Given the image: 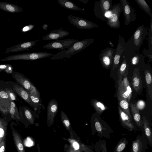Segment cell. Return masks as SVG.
Returning a JSON list of instances; mask_svg holds the SVG:
<instances>
[{
  "label": "cell",
  "mask_w": 152,
  "mask_h": 152,
  "mask_svg": "<svg viewBox=\"0 0 152 152\" xmlns=\"http://www.w3.org/2000/svg\"><path fill=\"white\" fill-rule=\"evenodd\" d=\"M121 58H123V60L118 72V78L123 77L129 67V64H127V60L122 53Z\"/></svg>",
  "instance_id": "obj_33"
},
{
  "label": "cell",
  "mask_w": 152,
  "mask_h": 152,
  "mask_svg": "<svg viewBox=\"0 0 152 152\" xmlns=\"http://www.w3.org/2000/svg\"><path fill=\"white\" fill-rule=\"evenodd\" d=\"M112 0L96 1L94 5V12L96 18L102 21H106L105 14L110 11L112 6Z\"/></svg>",
  "instance_id": "obj_5"
},
{
  "label": "cell",
  "mask_w": 152,
  "mask_h": 152,
  "mask_svg": "<svg viewBox=\"0 0 152 152\" xmlns=\"http://www.w3.org/2000/svg\"><path fill=\"white\" fill-rule=\"evenodd\" d=\"M148 34L147 28L144 25H140L136 29L130 39L126 42L127 46L133 50L138 52Z\"/></svg>",
  "instance_id": "obj_2"
},
{
  "label": "cell",
  "mask_w": 152,
  "mask_h": 152,
  "mask_svg": "<svg viewBox=\"0 0 152 152\" xmlns=\"http://www.w3.org/2000/svg\"><path fill=\"white\" fill-rule=\"evenodd\" d=\"M145 77L148 93L151 101L152 100V79L150 71L146 69L145 72Z\"/></svg>",
  "instance_id": "obj_34"
},
{
  "label": "cell",
  "mask_w": 152,
  "mask_h": 152,
  "mask_svg": "<svg viewBox=\"0 0 152 152\" xmlns=\"http://www.w3.org/2000/svg\"><path fill=\"white\" fill-rule=\"evenodd\" d=\"M68 19L71 24L78 29H91L99 27L97 25L92 21L78 17L69 15Z\"/></svg>",
  "instance_id": "obj_7"
},
{
  "label": "cell",
  "mask_w": 152,
  "mask_h": 152,
  "mask_svg": "<svg viewBox=\"0 0 152 152\" xmlns=\"http://www.w3.org/2000/svg\"><path fill=\"white\" fill-rule=\"evenodd\" d=\"M39 41V40H37L21 43L7 48L4 52V53L17 52L25 50H28L29 49L32 48L34 46L36 45V43Z\"/></svg>",
  "instance_id": "obj_15"
},
{
  "label": "cell",
  "mask_w": 152,
  "mask_h": 152,
  "mask_svg": "<svg viewBox=\"0 0 152 152\" xmlns=\"http://www.w3.org/2000/svg\"><path fill=\"white\" fill-rule=\"evenodd\" d=\"M131 152H132V151H131Z\"/></svg>",
  "instance_id": "obj_53"
},
{
  "label": "cell",
  "mask_w": 152,
  "mask_h": 152,
  "mask_svg": "<svg viewBox=\"0 0 152 152\" xmlns=\"http://www.w3.org/2000/svg\"><path fill=\"white\" fill-rule=\"evenodd\" d=\"M65 152H74L71 146L70 145H65Z\"/></svg>",
  "instance_id": "obj_46"
},
{
  "label": "cell",
  "mask_w": 152,
  "mask_h": 152,
  "mask_svg": "<svg viewBox=\"0 0 152 152\" xmlns=\"http://www.w3.org/2000/svg\"><path fill=\"white\" fill-rule=\"evenodd\" d=\"M143 127L145 135L149 144L152 147V133L151 126L145 116L142 117Z\"/></svg>",
  "instance_id": "obj_27"
},
{
  "label": "cell",
  "mask_w": 152,
  "mask_h": 152,
  "mask_svg": "<svg viewBox=\"0 0 152 152\" xmlns=\"http://www.w3.org/2000/svg\"><path fill=\"white\" fill-rule=\"evenodd\" d=\"M11 120L10 117L0 115V143L6 139L8 123Z\"/></svg>",
  "instance_id": "obj_24"
},
{
  "label": "cell",
  "mask_w": 152,
  "mask_h": 152,
  "mask_svg": "<svg viewBox=\"0 0 152 152\" xmlns=\"http://www.w3.org/2000/svg\"><path fill=\"white\" fill-rule=\"evenodd\" d=\"M13 89L17 95L28 104L34 110H37V106L32 101L28 93L23 87L15 82L13 85Z\"/></svg>",
  "instance_id": "obj_14"
},
{
  "label": "cell",
  "mask_w": 152,
  "mask_h": 152,
  "mask_svg": "<svg viewBox=\"0 0 152 152\" xmlns=\"http://www.w3.org/2000/svg\"><path fill=\"white\" fill-rule=\"evenodd\" d=\"M131 85L135 91L138 92L142 87V82L138 68L134 69L131 79Z\"/></svg>",
  "instance_id": "obj_23"
},
{
  "label": "cell",
  "mask_w": 152,
  "mask_h": 152,
  "mask_svg": "<svg viewBox=\"0 0 152 152\" xmlns=\"http://www.w3.org/2000/svg\"><path fill=\"white\" fill-rule=\"evenodd\" d=\"M60 117L63 125L68 131L70 132L71 129L70 122L66 114L62 110L61 112Z\"/></svg>",
  "instance_id": "obj_37"
},
{
  "label": "cell",
  "mask_w": 152,
  "mask_h": 152,
  "mask_svg": "<svg viewBox=\"0 0 152 152\" xmlns=\"http://www.w3.org/2000/svg\"><path fill=\"white\" fill-rule=\"evenodd\" d=\"M28 93L33 103L37 106L39 105L41 102L40 94L33 84H32L31 88Z\"/></svg>",
  "instance_id": "obj_30"
},
{
  "label": "cell",
  "mask_w": 152,
  "mask_h": 152,
  "mask_svg": "<svg viewBox=\"0 0 152 152\" xmlns=\"http://www.w3.org/2000/svg\"><path fill=\"white\" fill-rule=\"evenodd\" d=\"M80 1L84 4L87 3L89 0H79Z\"/></svg>",
  "instance_id": "obj_49"
},
{
  "label": "cell",
  "mask_w": 152,
  "mask_h": 152,
  "mask_svg": "<svg viewBox=\"0 0 152 152\" xmlns=\"http://www.w3.org/2000/svg\"><path fill=\"white\" fill-rule=\"evenodd\" d=\"M145 102L143 100H140L138 101L136 106L137 108L139 110H142L145 107Z\"/></svg>",
  "instance_id": "obj_40"
},
{
  "label": "cell",
  "mask_w": 152,
  "mask_h": 152,
  "mask_svg": "<svg viewBox=\"0 0 152 152\" xmlns=\"http://www.w3.org/2000/svg\"><path fill=\"white\" fill-rule=\"evenodd\" d=\"M67 140L74 152H94L77 139L71 137Z\"/></svg>",
  "instance_id": "obj_18"
},
{
  "label": "cell",
  "mask_w": 152,
  "mask_h": 152,
  "mask_svg": "<svg viewBox=\"0 0 152 152\" xmlns=\"http://www.w3.org/2000/svg\"><path fill=\"white\" fill-rule=\"evenodd\" d=\"M35 27L34 24L24 26L21 30L22 32H26L29 31L33 29Z\"/></svg>",
  "instance_id": "obj_43"
},
{
  "label": "cell",
  "mask_w": 152,
  "mask_h": 152,
  "mask_svg": "<svg viewBox=\"0 0 152 152\" xmlns=\"http://www.w3.org/2000/svg\"><path fill=\"white\" fill-rule=\"evenodd\" d=\"M95 122V126L96 130L100 133H102V128L100 123L96 119Z\"/></svg>",
  "instance_id": "obj_41"
},
{
  "label": "cell",
  "mask_w": 152,
  "mask_h": 152,
  "mask_svg": "<svg viewBox=\"0 0 152 152\" xmlns=\"http://www.w3.org/2000/svg\"><path fill=\"white\" fill-rule=\"evenodd\" d=\"M48 27V25L46 24H45L43 25L42 26V28L43 29L45 30H47Z\"/></svg>",
  "instance_id": "obj_48"
},
{
  "label": "cell",
  "mask_w": 152,
  "mask_h": 152,
  "mask_svg": "<svg viewBox=\"0 0 152 152\" xmlns=\"http://www.w3.org/2000/svg\"><path fill=\"white\" fill-rule=\"evenodd\" d=\"M94 39H85L75 42L66 50H61L53 56L50 57L51 60L62 59L64 58H70L72 56L84 50L94 41Z\"/></svg>",
  "instance_id": "obj_1"
},
{
  "label": "cell",
  "mask_w": 152,
  "mask_h": 152,
  "mask_svg": "<svg viewBox=\"0 0 152 152\" xmlns=\"http://www.w3.org/2000/svg\"><path fill=\"white\" fill-rule=\"evenodd\" d=\"M92 104L96 112L99 115L108 109V107L103 103L96 100H93Z\"/></svg>",
  "instance_id": "obj_35"
},
{
  "label": "cell",
  "mask_w": 152,
  "mask_h": 152,
  "mask_svg": "<svg viewBox=\"0 0 152 152\" xmlns=\"http://www.w3.org/2000/svg\"><path fill=\"white\" fill-rule=\"evenodd\" d=\"M110 15L107 18L106 23L112 28L118 29L120 26L119 20L120 14L123 12L122 6L120 2L112 5L110 10Z\"/></svg>",
  "instance_id": "obj_4"
},
{
  "label": "cell",
  "mask_w": 152,
  "mask_h": 152,
  "mask_svg": "<svg viewBox=\"0 0 152 152\" xmlns=\"http://www.w3.org/2000/svg\"><path fill=\"white\" fill-rule=\"evenodd\" d=\"M19 112L21 119V122L24 118L31 124H34V118L32 111L28 107L20 106Z\"/></svg>",
  "instance_id": "obj_22"
},
{
  "label": "cell",
  "mask_w": 152,
  "mask_h": 152,
  "mask_svg": "<svg viewBox=\"0 0 152 152\" xmlns=\"http://www.w3.org/2000/svg\"><path fill=\"white\" fill-rule=\"evenodd\" d=\"M150 28L148 30V50L152 53V17L151 18Z\"/></svg>",
  "instance_id": "obj_39"
},
{
  "label": "cell",
  "mask_w": 152,
  "mask_h": 152,
  "mask_svg": "<svg viewBox=\"0 0 152 152\" xmlns=\"http://www.w3.org/2000/svg\"><path fill=\"white\" fill-rule=\"evenodd\" d=\"M108 43L112 47H114V45L111 41H108Z\"/></svg>",
  "instance_id": "obj_50"
},
{
  "label": "cell",
  "mask_w": 152,
  "mask_h": 152,
  "mask_svg": "<svg viewBox=\"0 0 152 152\" xmlns=\"http://www.w3.org/2000/svg\"><path fill=\"white\" fill-rule=\"evenodd\" d=\"M12 136L14 143L18 152H25L22 138L20 134L16 130L12 123H10Z\"/></svg>",
  "instance_id": "obj_20"
},
{
  "label": "cell",
  "mask_w": 152,
  "mask_h": 152,
  "mask_svg": "<svg viewBox=\"0 0 152 152\" xmlns=\"http://www.w3.org/2000/svg\"><path fill=\"white\" fill-rule=\"evenodd\" d=\"M0 9L11 13H18L23 11L20 7L15 4L4 2H0Z\"/></svg>",
  "instance_id": "obj_25"
},
{
  "label": "cell",
  "mask_w": 152,
  "mask_h": 152,
  "mask_svg": "<svg viewBox=\"0 0 152 152\" xmlns=\"http://www.w3.org/2000/svg\"><path fill=\"white\" fill-rule=\"evenodd\" d=\"M11 101L7 93L0 86V113L1 115L10 117L9 110Z\"/></svg>",
  "instance_id": "obj_10"
},
{
  "label": "cell",
  "mask_w": 152,
  "mask_h": 152,
  "mask_svg": "<svg viewBox=\"0 0 152 152\" xmlns=\"http://www.w3.org/2000/svg\"><path fill=\"white\" fill-rule=\"evenodd\" d=\"M143 53L145 56L148 57L149 59L148 62L152 61V53L148 50L144 49L143 51Z\"/></svg>",
  "instance_id": "obj_42"
},
{
  "label": "cell",
  "mask_w": 152,
  "mask_h": 152,
  "mask_svg": "<svg viewBox=\"0 0 152 152\" xmlns=\"http://www.w3.org/2000/svg\"><path fill=\"white\" fill-rule=\"evenodd\" d=\"M148 142L145 134L137 137L132 143V152H145L148 148Z\"/></svg>",
  "instance_id": "obj_13"
},
{
  "label": "cell",
  "mask_w": 152,
  "mask_h": 152,
  "mask_svg": "<svg viewBox=\"0 0 152 152\" xmlns=\"http://www.w3.org/2000/svg\"><path fill=\"white\" fill-rule=\"evenodd\" d=\"M63 27L58 30H53L50 31L46 35L42 37V39L44 41L55 40L63 38L68 36L70 32L63 29Z\"/></svg>",
  "instance_id": "obj_17"
},
{
  "label": "cell",
  "mask_w": 152,
  "mask_h": 152,
  "mask_svg": "<svg viewBox=\"0 0 152 152\" xmlns=\"http://www.w3.org/2000/svg\"><path fill=\"white\" fill-rule=\"evenodd\" d=\"M15 82L12 81L0 80V86L3 88L8 94L11 101L19 100L17 94L13 89V85Z\"/></svg>",
  "instance_id": "obj_19"
},
{
  "label": "cell",
  "mask_w": 152,
  "mask_h": 152,
  "mask_svg": "<svg viewBox=\"0 0 152 152\" xmlns=\"http://www.w3.org/2000/svg\"><path fill=\"white\" fill-rule=\"evenodd\" d=\"M13 71L12 66L10 64L7 67L4 71V72L8 74H12Z\"/></svg>",
  "instance_id": "obj_45"
},
{
  "label": "cell",
  "mask_w": 152,
  "mask_h": 152,
  "mask_svg": "<svg viewBox=\"0 0 152 152\" xmlns=\"http://www.w3.org/2000/svg\"><path fill=\"white\" fill-rule=\"evenodd\" d=\"M54 54L46 52H34L13 55L1 59L0 61H8L18 60H35L48 57Z\"/></svg>",
  "instance_id": "obj_3"
},
{
  "label": "cell",
  "mask_w": 152,
  "mask_h": 152,
  "mask_svg": "<svg viewBox=\"0 0 152 152\" xmlns=\"http://www.w3.org/2000/svg\"><path fill=\"white\" fill-rule=\"evenodd\" d=\"M130 106L134 120L139 127L141 128L143 127V122L141 119L139 110L135 104L131 103Z\"/></svg>",
  "instance_id": "obj_29"
},
{
  "label": "cell",
  "mask_w": 152,
  "mask_h": 152,
  "mask_svg": "<svg viewBox=\"0 0 152 152\" xmlns=\"http://www.w3.org/2000/svg\"><path fill=\"white\" fill-rule=\"evenodd\" d=\"M9 114L11 119L16 121L17 124L21 121V118L19 110L15 102L13 101L10 102L9 110Z\"/></svg>",
  "instance_id": "obj_26"
},
{
  "label": "cell",
  "mask_w": 152,
  "mask_h": 152,
  "mask_svg": "<svg viewBox=\"0 0 152 152\" xmlns=\"http://www.w3.org/2000/svg\"><path fill=\"white\" fill-rule=\"evenodd\" d=\"M120 3L123 7L124 24L129 25L131 22L136 20V15L134 9L127 0H120Z\"/></svg>",
  "instance_id": "obj_9"
},
{
  "label": "cell",
  "mask_w": 152,
  "mask_h": 152,
  "mask_svg": "<svg viewBox=\"0 0 152 152\" xmlns=\"http://www.w3.org/2000/svg\"><path fill=\"white\" fill-rule=\"evenodd\" d=\"M122 78H118V91L117 95L126 100L128 102L131 99L126 89L122 83Z\"/></svg>",
  "instance_id": "obj_28"
},
{
  "label": "cell",
  "mask_w": 152,
  "mask_h": 152,
  "mask_svg": "<svg viewBox=\"0 0 152 152\" xmlns=\"http://www.w3.org/2000/svg\"><path fill=\"white\" fill-rule=\"evenodd\" d=\"M9 64H6L0 65V72H1L2 71H4L8 66Z\"/></svg>",
  "instance_id": "obj_47"
},
{
  "label": "cell",
  "mask_w": 152,
  "mask_h": 152,
  "mask_svg": "<svg viewBox=\"0 0 152 152\" xmlns=\"http://www.w3.org/2000/svg\"><path fill=\"white\" fill-rule=\"evenodd\" d=\"M120 118L123 126L128 129L129 131H132L135 129L132 121L119 107H118Z\"/></svg>",
  "instance_id": "obj_21"
},
{
  "label": "cell",
  "mask_w": 152,
  "mask_h": 152,
  "mask_svg": "<svg viewBox=\"0 0 152 152\" xmlns=\"http://www.w3.org/2000/svg\"><path fill=\"white\" fill-rule=\"evenodd\" d=\"M116 51V49L109 47L101 50L99 55V58L104 67L108 69L111 66Z\"/></svg>",
  "instance_id": "obj_8"
},
{
  "label": "cell",
  "mask_w": 152,
  "mask_h": 152,
  "mask_svg": "<svg viewBox=\"0 0 152 152\" xmlns=\"http://www.w3.org/2000/svg\"><path fill=\"white\" fill-rule=\"evenodd\" d=\"M58 4L67 9L74 11L81 10L82 9L73 2L68 0H58Z\"/></svg>",
  "instance_id": "obj_32"
},
{
  "label": "cell",
  "mask_w": 152,
  "mask_h": 152,
  "mask_svg": "<svg viewBox=\"0 0 152 152\" xmlns=\"http://www.w3.org/2000/svg\"><path fill=\"white\" fill-rule=\"evenodd\" d=\"M128 143L126 138L120 140L115 147L114 152H122L126 148Z\"/></svg>",
  "instance_id": "obj_38"
},
{
  "label": "cell",
  "mask_w": 152,
  "mask_h": 152,
  "mask_svg": "<svg viewBox=\"0 0 152 152\" xmlns=\"http://www.w3.org/2000/svg\"><path fill=\"white\" fill-rule=\"evenodd\" d=\"M78 41L76 39H71L61 40L57 39L45 45L42 48L48 49L62 50L71 47L75 42Z\"/></svg>",
  "instance_id": "obj_6"
},
{
  "label": "cell",
  "mask_w": 152,
  "mask_h": 152,
  "mask_svg": "<svg viewBox=\"0 0 152 152\" xmlns=\"http://www.w3.org/2000/svg\"><path fill=\"white\" fill-rule=\"evenodd\" d=\"M6 150V139L3 140L0 143V152H5Z\"/></svg>",
  "instance_id": "obj_44"
},
{
  "label": "cell",
  "mask_w": 152,
  "mask_h": 152,
  "mask_svg": "<svg viewBox=\"0 0 152 152\" xmlns=\"http://www.w3.org/2000/svg\"><path fill=\"white\" fill-rule=\"evenodd\" d=\"M139 7L146 12L150 17H152V13L151 9L144 0H135Z\"/></svg>",
  "instance_id": "obj_36"
},
{
  "label": "cell",
  "mask_w": 152,
  "mask_h": 152,
  "mask_svg": "<svg viewBox=\"0 0 152 152\" xmlns=\"http://www.w3.org/2000/svg\"><path fill=\"white\" fill-rule=\"evenodd\" d=\"M11 74L17 84L23 87L28 92L29 91L33 84L29 79L23 74L17 71H13Z\"/></svg>",
  "instance_id": "obj_16"
},
{
  "label": "cell",
  "mask_w": 152,
  "mask_h": 152,
  "mask_svg": "<svg viewBox=\"0 0 152 152\" xmlns=\"http://www.w3.org/2000/svg\"><path fill=\"white\" fill-rule=\"evenodd\" d=\"M58 109V105L57 101L52 99L48 103L47 107L46 123L48 127L53 124Z\"/></svg>",
  "instance_id": "obj_12"
},
{
  "label": "cell",
  "mask_w": 152,
  "mask_h": 152,
  "mask_svg": "<svg viewBox=\"0 0 152 152\" xmlns=\"http://www.w3.org/2000/svg\"><path fill=\"white\" fill-rule=\"evenodd\" d=\"M126 42L124 38L120 35L118 36V40L116 49V51L114 55L113 62L112 70L116 69L119 66L121 54L125 49Z\"/></svg>",
  "instance_id": "obj_11"
},
{
  "label": "cell",
  "mask_w": 152,
  "mask_h": 152,
  "mask_svg": "<svg viewBox=\"0 0 152 152\" xmlns=\"http://www.w3.org/2000/svg\"></svg>",
  "instance_id": "obj_52"
},
{
  "label": "cell",
  "mask_w": 152,
  "mask_h": 152,
  "mask_svg": "<svg viewBox=\"0 0 152 152\" xmlns=\"http://www.w3.org/2000/svg\"><path fill=\"white\" fill-rule=\"evenodd\" d=\"M117 96L118 100L119 107L130 118L132 121L133 119L130 111L128 102L119 96L118 95H117Z\"/></svg>",
  "instance_id": "obj_31"
},
{
  "label": "cell",
  "mask_w": 152,
  "mask_h": 152,
  "mask_svg": "<svg viewBox=\"0 0 152 152\" xmlns=\"http://www.w3.org/2000/svg\"><path fill=\"white\" fill-rule=\"evenodd\" d=\"M38 152H40V148L39 147L38 148Z\"/></svg>",
  "instance_id": "obj_51"
}]
</instances>
